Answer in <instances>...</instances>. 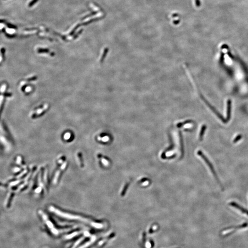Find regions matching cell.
Listing matches in <instances>:
<instances>
[{"mask_svg": "<svg viewBox=\"0 0 248 248\" xmlns=\"http://www.w3.org/2000/svg\"><path fill=\"white\" fill-rule=\"evenodd\" d=\"M49 210L53 213H54L55 214L59 216V217L65 218L68 219H71V220H76L78 221H81L82 222H84L86 223H88L90 225H92L94 227L96 228H101L102 227V225L100 223H96L93 222V221H91L89 219L86 218L84 217H80V216H77L75 214H70L67 213L63 212L62 211L59 210V209L55 208L53 206H51L49 207Z\"/></svg>", "mask_w": 248, "mask_h": 248, "instance_id": "cell-1", "label": "cell"}, {"mask_svg": "<svg viewBox=\"0 0 248 248\" xmlns=\"http://www.w3.org/2000/svg\"><path fill=\"white\" fill-rule=\"evenodd\" d=\"M198 154L200 156H201V157H202V159L205 161V163H206V164H207V165H208L209 167V168L210 169V170L212 171L213 174L214 175V177H216V178L217 179H218L217 177V174H216V172H215V171H214V167H213V166L212 164L210 163V161L208 159L206 158L205 156L204 155V154H203L202 153V152L201 151H199L198 152Z\"/></svg>", "mask_w": 248, "mask_h": 248, "instance_id": "cell-2", "label": "cell"}, {"mask_svg": "<svg viewBox=\"0 0 248 248\" xmlns=\"http://www.w3.org/2000/svg\"><path fill=\"white\" fill-rule=\"evenodd\" d=\"M66 165H67V162H64L63 164H62V165L61 166V167H60L59 170L57 171V172L56 173V174L55 175L53 179V183H54V184H56L57 183V179L59 177V175L60 174L61 172L65 169L66 167Z\"/></svg>", "mask_w": 248, "mask_h": 248, "instance_id": "cell-3", "label": "cell"}, {"mask_svg": "<svg viewBox=\"0 0 248 248\" xmlns=\"http://www.w3.org/2000/svg\"><path fill=\"white\" fill-rule=\"evenodd\" d=\"M201 98H202V99H203V100H204V101L205 102V103H206V104H207V105H208L209 107L210 108V109L212 110L214 112V113L216 114L218 116V117H219V118H220V119H221V120H222V121H223V122H225V120L223 119V117H222V116L221 115V114H219V113H218V112L217 111H216V110L214 109V108L211 105H210V104L208 102H207V101H206V100H205V99L204 98V97L202 96V95H201Z\"/></svg>", "mask_w": 248, "mask_h": 248, "instance_id": "cell-4", "label": "cell"}, {"mask_svg": "<svg viewBox=\"0 0 248 248\" xmlns=\"http://www.w3.org/2000/svg\"><path fill=\"white\" fill-rule=\"evenodd\" d=\"M230 205H231V206L234 207L238 209L239 210L241 211L242 212L244 213V214H246L248 215V210H246L245 209H244V208H243L242 207L240 206L238 204H236L235 202H231V203H230Z\"/></svg>", "mask_w": 248, "mask_h": 248, "instance_id": "cell-5", "label": "cell"}, {"mask_svg": "<svg viewBox=\"0 0 248 248\" xmlns=\"http://www.w3.org/2000/svg\"><path fill=\"white\" fill-rule=\"evenodd\" d=\"M231 101L229 99L227 103V120H229L231 118Z\"/></svg>", "mask_w": 248, "mask_h": 248, "instance_id": "cell-6", "label": "cell"}, {"mask_svg": "<svg viewBox=\"0 0 248 248\" xmlns=\"http://www.w3.org/2000/svg\"><path fill=\"white\" fill-rule=\"evenodd\" d=\"M206 126H205V125H204L202 126L201 129V130H200V141H202V139H203V136H204V132H205V131L206 130Z\"/></svg>", "mask_w": 248, "mask_h": 248, "instance_id": "cell-7", "label": "cell"}, {"mask_svg": "<svg viewBox=\"0 0 248 248\" xmlns=\"http://www.w3.org/2000/svg\"><path fill=\"white\" fill-rule=\"evenodd\" d=\"M179 137L180 139V143H181V154L183 155V152H184V149H183V137L182 134L181 133V131L179 132Z\"/></svg>", "mask_w": 248, "mask_h": 248, "instance_id": "cell-8", "label": "cell"}, {"mask_svg": "<svg viewBox=\"0 0 248 248\" xmlns=\"http://www.w3.org/2000/svg\"><path fill=\"white\" fill-rule=\"evenodd\" d=\"M109 51V49L108 48H105L104 50V51H103V55L102 56V57L101 58V60H100V62H103L104 59H105V57L106 56V55L107 54L108 52Z\"/></svg>", "mask_w": 248, "mask_h": 248, "instance_id": "cell-9", "label": "cell"}, {"mask_svg": "<svg viewBox=\"0 0 248 248\" xmlns=\"http://www.w3.org/2000/svg\"><path fill=\"white\" fill-rule=\"evenodd\" d=\"M129 183H126V185L124 187V189H123L122 190V193H121V196H123L125 195V194H126V190L128 189V187H129Z\"/></svg>", "mask_w": 248, "mask_h": 248, "instance_id": "cell-10", "label": "cell"}, {"mask_svg": "<svg viewBox=\"0 0 248 248\" xmlns=\"http://www.w3.org/2000/svg\"><path fill=\"white\" fill-rule=\"evenodd\" d=\"M100 159L101 160V162L102 164H103L104 166H108V164H109V162H108L107 160L105 159L104 158H101L100 157Z\"/></svg>", "mask_w": 248, "mask_h": 248, "instance_id": "cell-11", "label": "cell"}, {"mask_svg": "<svg viewBox=\"0 0 248 248\" xmlns=\"http://www.w3.org/2000/svg\"><path fill=\"white\" fill-rule=\"evenodd\" d=\"M77 157H78V159H79V162H80V166L81 167H83V162H82V157H81V154L80 153H78V154H77Z\"/></svg>", "mask_w": 248, "mask_h": 248, "instance_id": "cell-12", "label": "cell"}, {"mask_svg": "<svg viewBox=\"0 0 248 248\" xmlns=\"http://www.w3.org/2000/svg\"><path fill=\"white\" fill-rule=\"evenodd\" d=\"M38 52L39 53H49V51L47 49L40 48L38 49Z\"/></svg>", "mask_w": 248, "mask_h": 248, "instance_id": "cell-13", "label": "cell"}, {"mask_svg": "<svg viewBox=\"0 0 248 248\" xmlns=\"http://www.w3.org/2000/svg\"><path fill=\"white\" fill-rule=\"evenodd\" d=\"M242 135H238V136L236 137L234 139V141H233V142H234V143H237V142H238V141H239V140H240V139H241V138H242Z\"/></svg>", "mask_w": 248, "mask_h": 248, "instance_id": "cell-14", "label": "cell"}, {"mask_svg": "<svg viewBox=\"0 0 248 248\" xmlns=\"http://www.w3.org/2000/svg\"><path fill=\"white\" fill-rule=\"evenodd\" d=\"M38 0H33L32 1L30 2V4L29 5V6L31 7V6H33L36 3L38 2Z\"/></svg>", "mask_w": 248, "mask_h": 248, "instance_id": "cell-15", "label": "cell"}, {"mask_svg": "<svg viewBox=\"0 0 248 248\" xmlns=\"http://www.w3.org/2000/svg\"><path fill=\"white\" fill-rule=\"evenodd\" d=\"M6 25L9 28H11V29H17V27L16 26H15L14 25H12L10 23H7L6 24Z\"/></svg>", "mask_w": 248, "mask_h": 248, "instance_id": "cell-16", "label": "cell"}, {"mask_svg": "<svg viewBox=\"0 0 248 248\" xmlns=\"http://www.w3.org/2000/svg\"><path fill=\"white\" fill-rule=\"evenodd\" d=\"M42 187H37L36 189L35 190V192L36 193H40L42 191Z\"/></svg>", "mask_w": 248, "mask_h": 248, "instance_id": "cell-17", "label": "cell"}, {"mask_svg": "<svg viewBox=\"0 0 248 248\" xmlns=\"http://www.w3.org/2000/svg\"><path fill=\"white\" fill-rule=\"evenodd\" d=\"M189 121H186V122H184V124H187V123H189ZM183 124H184V123H180L177 124V126L178 127H181V126H183Z\"/></svg>", "mask_w": 248, "mask_h": 248, "instance_id": "cell-18", "label": "cell"}, {"mask_svg": "<svg viewBox=\"0 0 248 248\" xmlns=\"http://www.w3.org/2000/svg\"><path fill=\"white\" fill-rule=\"evenodd\" d=\"M70 137V134H69V133H67L65 135V136L64 137V138H65L66 140H68V139H69Z\"/></svg>", "mask_w": 248, "mask_h": 248, "instance_id": "cell-19", "label": "cell"}, {"mask_svg": "<svg viewBox=\"0 0 248 248\" xmlns=\"http://www.w3.org/2000/svg\"><path fill=\"white\" fill-rule=\"evenodd\" d=\"M108 140H109V138L107 137H104L102 139V141H103V142H107Z\"/></svg>", "mask_w": 248, "mask_h": 248, "instance_id": "cell-20", "label": "cell"}, {"mask_svg": "<svg viewBox=\"0 0 248 248\" xmlns=\"http://www.w3.org/2000/svg\"><path fill=\"white\" fill-rule=\"evenodd\" d=\"M143 242H145V240H146V233L145 232H144L143 233Z\"/></svg>", "mask_w": 248, "mask_h": 248, "instance_id": "cell-21", "label": "cell"}, {"mask_svg": "<svg viewBox=\"0 0 248 248\" xmlns=\"http://www.w3.org/2000/svg\"><path fill=\"white\" fill-rule=\"evenodd\" d=\"M46 175H47V172L45 171V172L44 175V180L45 183H46V181H47V180H47V179H46V177H47V176H46Z\"/></svg>", "mask_w": 248, "mask_h": 248, "instance_id": "cell-22", "label": "cell"}, {"mask_svg": "<svg viewBox=\"0 0 248 248\" xmlns=\"http://www.w3.org/2000/svg\"><path fill=\"white\" fill-rule=\"evenodd\" d=\"M223 57H224V54H223V53H222L221 55V62H222L223 61Z\"/></svg>", "mask_w": 248, "mask_h": 248, "instance_id": "cell-23", "label": "cell"}, {"mask_svg": "<svg viewBox=\"0 0 248 248\" xmlns=\"http://www.w3.org/2000/svg\"><path fill=\"white\" fill-rule=\"evenodd\" d=\"M5 21L4 20H1L0 19V23H5Z\"/></svg>", "mask_w": 248, "mask_h": 248, "instance_id": "cell-24", "label": "cell"}]
</instances>
